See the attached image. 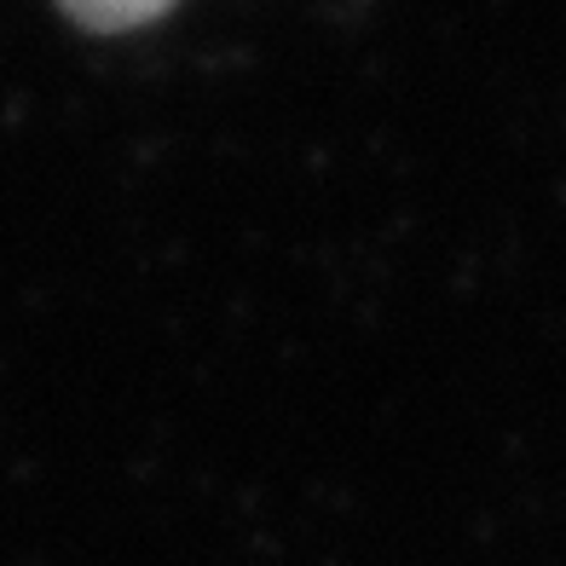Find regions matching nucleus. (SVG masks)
I'll list each match as a JSON object with an SVG mask.
<instances>
[{"label": "nucleus", "mask_w": 566, "mask_h": 566, "mask_svg": "<svg viewBox=\"0 0 566 566\" xmlns=\"http://www.w3.org/2000/svg\"><path fill=\"white\" fill-rule=\"evenodd\" d=\"M174 0H64V12L75 23H87L98 35H116V30H139V23L163 18Z\"/></svg>", "instance_id": "f257e3e1"}]
</instances>
